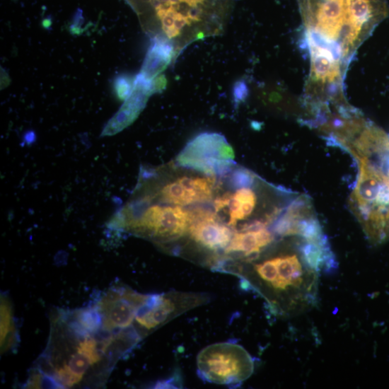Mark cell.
<instances>
[{"label": "cell", "mask_w": 389, "mask_h": 389, "mask_svg": "<svg viewBox=\"0 0 389 389\" xmlns=\"http://www.w3.org/2000/svg\"><path fill=\"white\" fill-rule=\"evenodd\" d=\"M361 153L356 197L361 222L368 238L378 244L389 240V136L364 121L358 128Z\"/></svg>", "instance_id": "obj_2"}, {"label": "cell", "mask_w": 389, "mask_h": 389, "mask_svg": "<svg viewBox=\"0 0 389 389\" xmlns=\"http://www.w3.org/2000/svg\"><path fill=\"white\" fill-rule=\"evenodd\" d=\"M173 47L168 38L158 35L153 39L140 74L149 81H153L170 64Z\"/></svg>", "instance_id": "obj_12"}, {"label": "cell", "mask_w": 389, "mask_h": 389, "mask_svg": "<svg viewBox=\"0 0 389 389\" xmlns=\"http://www.w3.org/2000/svg\"><path fill=\"white\" fill-rule=\"evenodd\" d=\"M199 367L210 381L228 384L248 378L253 363L240 347L221 344L205 349L199 356Z\"/></svg>", "instance_id": "obj_5"}, {"label": "cell", "mask_w": 389, "mask_h": 389, "mask_svg": "<svg viewBox=\"0 0 389 389\" xmlns=\"http://www.w3.org/2000/svg\"><path fill=\"white\" fill-rule=\"evenodd\" d=\"M254 174L245 168H238L231 172L228 178V185L231 189L252 187L255 183Z\"/></svg>", "instance_id": "obj_15"}, {"label": "cell", "mask_w": 389, "mask_h": 389, "mask_svg": "<svg viewBox=\"0 0 389 389\" xmlns=\"http://www.w3.org/2000/svg\"><path fill=\"white\" fill-rule=\"evenodd\" d=\"M178 306L173 298L167 294L148 295L139 307L137 323L142 329H157L177 313Z\"/></svg>", "instance_id": "obj_9"}, {"label": "cell", "mask_w": 389, "mask_h": 389, "mask_svg": "<svg viewBox=\"0 0 389 389\" xmlns=\"http://www.w3.org/2000/svg\"><path fill=\"white\" fill-rule=\"evenodd\" d=\"M151 2H156V1H158V0H150Z\"/></svg>", "instance_id": "obj_19"}, {"label": "cell", "mask_w": 389, "mask_h": 389, "mask_svg": "<svg viewBox=\"0 0 389 389\" xmlns=\"http://www.w3.org/2000/svg\"><path fill=\"white\" fill-rule=\"evenodd\" d=\"M180 2L185 3L192 8H197L199 4L204 2V0H179Z\"/></svg>", "instance_id": "obj_18"}, {"label": "cell", "mask_w": 389, "mask_h": 389, "mask_svg": "<svg viewBox=\"0 0 389 389\" xmlns=\"http://www.w3.org/2000/svg\"><path fill=\"white\" fill-rule=\"evenodd\" d=\"M147 296L122 287H113L103 294L95 304L102 315L103 330L110 335L129 329Z\"/></svg>", "instance_id": "obj_6"}, {"label": "cell", "mask_w": 389, "mask_h": 389, "mask_svg": "<svg viewBox=\"0 0 389 389\" xmlns=\"http://www.w3.org/2000/svg\"><path fill=\"white\" fill-rule=\"evenodd\" d=\"M190 215L188 231L194 242L210 250H226L233 233L220 221L216 214L197 209L190 211Z\"/></svg>", "instance_id": "obj_7"}, {"label": "cell", "mask_w": 389, "mask_h": 389, "mask_svg": "<svg viewBox=\"0 0 389 389\" xmlns=\"http://www.w3.org/2000/svg\"><path fill=\"white\" fill-rule=\"evenodd\" d=\"M158 197L162 202L175 206L182 207L204 202L196 190L185 187L178 180L162 187Z\"/></svg>", "instance_id": "obj_13"}, {"label": "cell", "mask_w": 389, "mask_h": 389, "mask_svg": "<svg viewBox=\"0 0 389 389\" xmlns=\"http://www.w3.org/2000/svg\"><path fill=\"white\" fill-rule=\"evenodd\" d=\"M235 152L223 136L203 133L189 141L177 158L182 168L209 176H224L235 163Z\"/></svg>", "instance_id": "obj_4"}, {"label": "cell", "mask_w": 389, "mask_h": 389, "mask_svg": "<svg viewBox=\"0 0 389 389\" xmlns=\"http://www.w3.org/2000/svg\"><path fill=\"white\" fill-rule=\"evenodd\" d=\"M154 93L153 81L147 80L141 74H138L132 95L108 123L102 136L114 135L132 124L145 107L149 97Z\"/></svg>", "instance_id": "obj_8"}, {"label": "cell", "mask_w": 389, "mask_h": 389, "mask_svg": "<svg viewBox=\"0 0 389 389\" xmlns=\"http://www.w3.org/2000/svg\"><path fill=\"white\" fill-rule=\"evenodd\" d=\"M134 81L127 75H122L116 78L114 88L117 95L122 100H127L132 93Z\"/></svg>", "instance_id": "obj_16"}, {"label": "cell", "mask_w": 389, "mask_h": 389, "mask_svg": "<svg viewBox=\"0 0 389 389\" xmlns=\"http://www.w3.org/2000/svg\"><path fill=\"white\" fill-rule=\"evenodd\" d=\"M12 311L11 306L6 299L1 301V346L6 350L11 342V333L13 330L12 323Z\"/></svg>", "instance_id": "obj_14"}, {"label": "cell", "mask_w": 389, "mask_h": 389, "mask_svg": "<svg viewBox=\"0 0 389 389\" xmlns=\"http://www.w3.org/2000/svg\"><path fill=\"white\" fill-rule=\"evenodd\" d=\"M310 71L344 78L358 49L388 15L386 0H298Z\"/></svg>", "instance_id": "obj_1"}, {"label": "cell", "mask_w": 389, "mask_h": 389, "mask_svg": "<svg viewBox=\"0 0 389 389\" xmlns=\"http://www.w3.org/2000/svg\"><path fill=\"white\" fill-rule=\"evenodd\" d=\"M299 250V248H298ZM258 279L280 296L281 311L299 313L317 302L319 272L298 254L281 255L255 266Z\"/></svg>", "instance_id": "obj_3"}, {"label": "cell", "mask_w": 389, "mask_h": 389, "mask_svg": "<svg viewBox=\"0 0 389 389\" xmlns=\"http://www.w3.org/2000/svg\"><path fill=\"white\" fill-rule=\"evenodd\" d=\"M274 233L267 228L237 231L233 233L225 252L226 253L240 252L246 257H252L260 254L274 242Z\"/></svg>", "instance_id": "obj_11"}, {"label": "cell", "mask_w": 389, "mask_h": 389, "mask_svg": "<svg viewBox=\"0 0 389 389\" xmlns=\"http://www.w3.org/2000/svg\"><path fill=\"white\" fill-rule=\"evenodd\" d=\"M249 95V88L246 82L243 80L237 81L233 86L232 97L236 107L244 103Z\"/></svg>", "instance_id": "obj_17"}, {"label": "cell", "mask_w": 389, "mask_h": 389, "mask_svg": "<svg viewBox=\"0 0 389 389\" xmlns=\"http://www.w3.org/2000/svg\"><path fill=\"white\" fill-rule=\"evenodd\" d=\"M257 201L256 194L251 187L241 188L235 193H226L218 198L214 202V207L216 213L228 210V225L235 226L252 214Z\"/></svg>", "instance_id": "obj_10"}]
</instances>
